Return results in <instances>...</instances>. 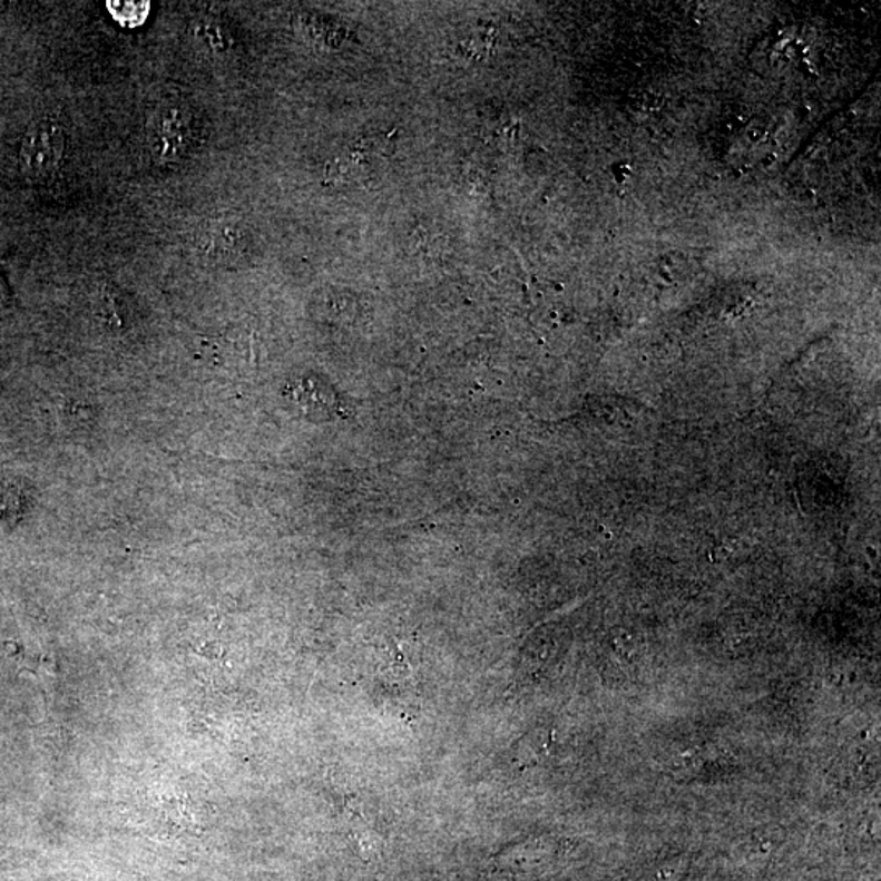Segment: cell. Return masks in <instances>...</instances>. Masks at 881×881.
I'll list each match as a JSON object with an SVG mask.
<instances>
[{
  "label": "cell",
  "instance_id": "cell-1",
  "mask_svg": "<svg viewBox=\"0 0 881 881\" xmlns=\"http://www.w3.org/2000/svg\"><path fill=\"white\" fill-rule=\"evenodd\" d=\"M65 131L58 123H35L25 135L20 147V167L31 180H45L51 177L65 156Z\"/></svg>",
  "mask_w": 881,
  "mask_h": 881
},
{
  "label": "cell",
  "instance_id": "cell-2",
  "mask_svg": "<svg viewBox=\"0 0 881 881\" xmlns=\"http://www.w3.org/2000/svg\"><path fill=\"white\" fill-rule=\"evenodd\" d=\"M192 138V114L182 104H167L150 118L147 143L150 154L160 164L180 159Z\"/></svg>",
  "mask_w": 881,
  "mask_h": 881
},
{
  "label": "cell",
  "instance_id": "cell-3",
  "mask_svg": "<svg viewBox=\"0 0 881 881\" xmlns=\"http://www.w3.org/2000/svg\"><path fill=\"white\" fill-rule=\"evenodd\" d=\"M199 252L214 260H229L244 254L247 237L242 227L231 221H214L196 237Z\"/></svg>",
  "mask_w": 881,
  "mask_h": 881
},
{
  "label": "cell",
  "instance_id": "cell-4",
  "mask_svg": "<svg viewBox=\"0 0 881 881\" xmlns=\"http://www.w3.org/2000/svg\"><path fill=\"white\" fill-rule=\"evenodd\" d=\"M293 399L296 400L297 405L304 410L305 413H329L330 403H332V395L326 392L317 382L307 379V381L297 382L293 388Z\"/></svg>",
  "mask_w": 881,
  "mask_h": 881
},
{
  "label": "cell",
  "instance_id": "cell-5",
  "mask_svg": "<svg viewBox=\"0 0 881 881\" xmlns=\"http://www.w3.org/2000/svg\"><path fill=\"white\" fill-rule=\"evenodd\" d=\"M119 6H123L121 9L110 3V10L114 12L115 19L129 25V27H135V25L143 22L146 19L147 10H149L147 9V3L125 2L119 3Z\"/></svg>",
  "mask_w": 881,
  "mask_h": 881
},
{
  "label": "cell",
  "instance_id": "cell-6",
  "mask_svg": "<svg viewBox=\"0 0 881 881\" xmlns=\"http://www.w3.org/2000/svg\"><path fill=\"white\" fill-rule=\"evenodd\" d=\"M19 495L9 483L0 482V521L12 518L19 510Z\"/></svg>",
  "mask_w": 881,
  "mask_h": 881
},
{
  "label": "cell",
  "instance_id": "cell-7",
  "mask_svg": "<svg viewBox=\"0 0 881 881\" xmlns=\"http://www.w3.org/2000/svg\"><path fill=\"white\" fill-rule=\"evenodd\" d=\"M662 97L652 92L638 94V97L632 98V107L638 111H653L662 107Z\"/></svg>",
  "mask_w": 881,
  "mask_h": 881
},
{
  "label": "cell",
  "instance_id": "cell-8",
  "mask_svg": "<svg viewBox=\"0 0 881 881\" xmlns=\"http://www.w3.org/2000/svg\"><path fill=\"white\" fill-rule=\"evenodd\" d=\"M747 136H750L751 140H761L765 136V128L764 126H753V128L747 129Z\"/></svg>",
  "mask_w": 881,
  "mask_h": 881
},
{
  "label": "cell",
  "instance_id": "cell-9",
  "mask_svg": "<svg viewBox=\"0 0 881 881\" xmlns=\"http://www.w3.org/2000/svg\"><path fill=\"white\" fill-rule=\"evenodd\" d=\"M0 287H2V286H0Z\"/></svg>",
  "mask_w": 881,
  "mask_h": 881
}]
</instances>
